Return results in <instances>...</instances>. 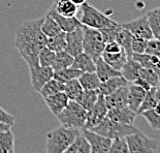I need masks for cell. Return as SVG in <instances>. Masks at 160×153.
Returning <instances> with one entry per match:
<instances>
[{
  "instance_id": "44dd1931",
  "label": "cell",
  "mask_w": 160,
  "mask_h": 153,
  "mask_svg": "<svg viewBox=\"0 0 160 153\" xmlns=\"http://www.w3.org/2000/svg\"><path fill=\"white\" fill-rule=\"evenodd\" d=\"M132 59L141 64L142 67L154 70L160 77V58L152 54L144 53V54H132Z\"/></svg>"
},
{
  "instance_id": "7c38bea8",
  "label": "cell",
  "mask_w": 160,
  "mask_h": 153,
  "mask_svg": "<svg viewBox=\"0 0 160 153\" xmlns=\"http://www.w3.org/2000/svg\"><path fill=\"white\" fill-rule=\"evenodd\" d=\"M83 25L71 32L66 33V48L65 51L71 56L76 57L83 53Z\"/></svg>"
},
{
  "instance_id": "3957f363",
  "label": "cell",
  "mask_w": 160,
  "mask_h": 153,
  "mask_svg": "<svg viewBox=\"0 0 160 153\" xmlns=\"http://www.w3.org/2000/svg\"><path fill=\"white\" fill-rule=\"evenodd\" d=\"M56 117L63 126L82 130L86 123L87 111L76 100H69L66 108Z\"/></svg>"
},
{
  "instance_id": "7402d4cb",
  "label": "cell",
  "mask_w": 160,
  "mask_h": 153,
  "mask_svg": "<svg viewBox=\"0 0 160 153\" xmlns=\"http://www.w3.org/2000/svg\"><path fill=\"white\" fill-rule=\"evenodd\" d=\"M71 67L79 69L81 71H83V73H93L96 69L95 61L90 55H88L85 52L81 53L78 56L74 57Z\"/></svg>"
},
{
  "instance_id": "7dc6e473",
  "label": "cell",
  "mask_w": 160,
  "mask_h": 153,
  "mask_svg": "<svg viewBox=\"0 0 160 153\" xmlns=\"http://www.w3.org/2000/svg\"><path fill=\"white\" fill-rule=\"evenodd\" d=\"M71 2H73L74 4L76 5H78V6H81L83 3H85L86 2V0H70Z\"/></svg>"
},
{
  "instance_id": "7a4b0ae2",
  "label": "cell",
  "mask_w": 160,
  "mask_h": 153,
  "mask_svg": "<svg viewBox=\"0 0 160 153\" xmlns=\"http://www.w3.org/2000/svg\"><path fill=\"white\" fill-rule=\"evenodd\" d=\"M80 135H82L81 130L63 125L49 131L47 134V153H63Z\"/></svg>"
},
{
  "instance_id": "6da1fadb",
  "label": "cell",
  "mask_w": 160,
  "mask_h": 153,
  "mask_svg": "<svg viewBox=\"0 0 160 153\" xmlns=\"http://www.w3.org/2000/svg\"><path fill=\"white\" fill-rule=\"evenodd\" d=\"M42 18L29 20L17 29L15 46L29 67L39 65L38 55L47 47L48 37L42 31Z\"/></svg>"
},
{
  "instance_id": "c3c4849f",
  "label": "cell",
  "mask_w": 160,
  "mask_h": 153,
  "mask_svg": "<svg viewBox=\"0 0 160 153\" xmlns=\"http://www.w3.org/2000/svg\"><path fill=\"white\" fill-rule=\"evenodd\" d=\"M156 99H157V104L160 105V86L156 88Z\"/></svg>"
},
{
  "instance_id": "83f0119b",
  "label": "cell",
  "mask_w": 160,
  "mask_h": 153,
  "mask_svg": "<svg viewBox=\"0 0 160 153\" xmlns=\"http://www.w3.org/2000/svg\"><path fill=\"white\" fill-rule=\"evenodd\" d=\"M73 59L74 57L71 56L69 53H67L65 50L60 51V52H56L55 59H54V62L51 67H52L54 71L66 69V67H70L72 65Z\"/></svg>"
},
{
  "instance_id": "bcb514c9",
  "label": "cell",
  "mask_w": 160,
  "mask_h": 153,
  "mask_svg": "<svg viewBox=\"0 0 160 153\" xmlns=\"http://www.w3.org/2000/svg\"><path fill=\"white\" fill-rule=\"evenodd\" d=\"M11 125L8 124V123H4V122H1L0 121V135L2 134V132H5L11 130Z\"/></svg>"
},
{
  "instance_id": "484cf974",
  "label": "cell",
  "mask_w": 160,
  "mask_h": 153,
  "mask_svg": "<svg viewBox=\"0 0 160 153\" xmlns=\"http://www.w3.org/2000/svg\"><path fill=\"white\" fill-rule=\"evenodd\" d=\"M141 67H142V65L138 62V61H135L132 58H129L120 71H121L122 76H123L128 82L132 83L138 78V70Z\"/></svg>"
},
{
  "instance_id": "52a82bcc",
  "label": "cell",
  "mask_w": 160,
  "mask_h": 153,
  "mask_svg": "<svg viewBox=\"0 0 160 153\" xmlns=\"http://www.w3.org/2000/svg\"><path fill=\"white\" fill-rule=\"evenodd\" d=\"M130 153H157L158 140L147 137L141 131L134 132L125 138Z\"/></svg>"
},
{
  "instance_id": "f1b7e54d",
  "label": "cell",
  "mask_w": 160,
  "mask_h": 153,
  "mask_svg": "<svg viewBox=\"0 0 160 153\" xmlns=\"http://www.w3.org/2000/svg\"><path fill=\"white\" fill-rule=\"evenodd\" d=\"M79 81L85 90H98L101 81L95 71L93 73H83L79 78Z\"/></svg>"
},
{
  "instance_id": "4fadbf2b",
  "label": "cell",
  "mask_w": 160,
  "mask_h": 153,
  "mask_svg": "<svg viewBox=\"0 0 160 153\" xmlns=\"http://www.w3.org/2000/svg\"><path fill=\"white\" fill-rule=\"evenodd\" d=\"M107 116L117 123L121 124H127V125H133L135 118L138 117V114L135 113L127 107L123 108H115L111 109L108 111Z\"/></svg>"
},
{
  "instance_id": "7bdbcfd3",
  "label": "cell",
  "mask_w": 160,
  "mask_h": 153,
  "mask_svg": "<svg viewBox=\"0 0 160 153\" xmlns=\"http://www.w3.org/2000/svg\"><path fill=\"white\" fill-rule=\"evenodd\" d=\"M147 46H148V40L147 39L133 36V39H132V43H131L132 54H144V53H146Z\"/></svg>"
},
{
  "instance_id": "277c9868",
  "label": "cell",
  "mask_w": 160,
  "mask_h": 153,
  "mask_svg": "<svg viewBox=\"0 0 160 153\" xmlns=\"http://www.w3.org/2000/svg\"><path fill=\"white\" fill-rule=\"evenodd\" d=\"M80 8L81 16L78 19H79L82 25L100 30L116 24L115 21H113L107 15L99 12L97 8H95L94 6H92L89 3L85 2Z\"/></svg>"
},
{
  "instance_id": "5bb4252c",
  "label": "cell",
  "mask_w": 160,
  "mask_h": 153,
  "mask_svg": "<svg viewBox=\"0 0 160 153\" xmlns=\"http://www.w3.org/2000/svg\"><path fill=\"white\" fill-rule=\"evenodd\" d=\"M105 105L108 110L115 108H123L127 107L128 104V85L121 87L120 89L115 91L114 93L104 96Z\"/></svg>"
},
{
  "instance_id": "30bf717a",
  "label": "cell",
  "mask_w": 160,
  "mask_h": 153,
  "mask_svg": "<svg viewBox=\"0 0 160 153\" xmlns=\"http://www.w3.org/2000/svg\"><path fill=\"white\" fill-rule=\"evenodd\" d=\"M82 135L89 142L91 153H110L113 140L98 135L90 130H82Z\"/></svg>"
},
{
  "instance_id": "f6af8a7d",
  "label": "cell",
  "mask_w": 160,
  "mask_h": 153,
  "mask_svg": "<svg viewBox=\"0 0 160 153\" xmlns=\"http://www.w3.org/2000/svg\"><path fill=\"white\" fill-rule=\"evenodd\" d=\"M0 121L4 122V123H8L11 125V126H12L16 122V118L13 117L12 115H11L6 111L3 110L2 108H0Z\"/></svg>"
},
{
  "instance_id": "836d02e7",
  "label": "cell",
  "mask_w": 160,
  "mask_h": 153,
  "mask_svg": "<svg viewBox=\"0 0 160 153\" xmlns=\"http://www.w3.org/2000/svg\"><path fill=\"white\" fill-rule=\"evenodd\" d=\"M83 90L84 89L82 87L79 79H73L64 83L63 92L66 94V96L69 98V100H76L80 96V94Z\"/></svg>"
},
{
  "instance_id": "ffe728a7",
  "label": "cell",
  "mask_w": 160,
  "mask_h": 153,
  "mask_svg": "<svg viewBox=\"0 0 160 153\" xmlns=\"http://www.w3.org/2000/svg\"><path fill=\"white\" fill-rule=\"evenodd\" d=\"M95 65H96L95 73H96L97 77L99 78L101 82H104V81L111 79V78L122 76L120 70L115 69L113 66H111L110 64L105 62L102 59V57H100L95 61Z\"/></svg>"
},
{
  "instance_id": "8d00e7d4",
  "label": "cell",
  "mask_w": 160,
  "mask_h": 153,
  "mask_svg": "<svg viewBox=\"0 0 160 153\" xmlns=\"http://www.w3.org/2000/svg\"><path fill=\"white\" fill-rule=\"evenodd\" d=\"M156 88L157 87H152L151 89L148 90L146 92V95L144 97V100L139 107L138 111V115H141L144 112L151 110V109H154L157 105V99H156Z\"/></svg>"
},
{
  "instance_id": "e575fe53",
  "label": "cell",
  "mask_w": 160,
  "mask_h": 153,
  "mask_svg": "<svg viewBox=\"0 0 160 153\" xmlns=\"http://www.w3.org/2000/svg\"><path fill=\"white\" fill-rule=\"evenodd\" d=\"M148 121L150 126L154 130H160V105L157 104L154 109L148 110L141 114Z\"/></svg>"
},
{
  "instance_id": "d6986e66",
  "label": "cell",
  "mask_w": 160,
  "mask_h": 153,
  "mask_svg": "<svg viewBox=\"0 0 160 153\" xmlns=\"http://www.w3.org/2000/svg\"><path fill=\"white\" fill-rule=\"evenodd\" d=\"M101 57L105 62L108 63L117 70H121L124 64L129 59L127 53L124 49H121L118 52H103Z\"/></svg>"
},
{
  "instance_id": "8992f818",
  "label": "cell",
  "mask_w": 160,
  "mask_h": 153,
  "mask_svg": "<svg viewBox=\"0 0 160 153\" xmlns=\"http://www.w3.org/2000/svg\"><path fill=\"white\" fill-rule=\"evenodd\" d=\"M83 52L90 55L94 61L102 55L105 43L99 30L83 25Z\"/></svg>"
},
{
  "instance_id": "1f68e13d",
  "label": "cell",
  "mask_w": 160,
  "mask_h": 153,
  "mask_svg": "<svg viewBox=\"0 0 160 153\" xmlns=\"http://www.w3.org/2000/svg\"><path fill=\"white\" fill-rule=\"evenodd\" d=\"M63 153H91L89 142L83 135H80Z\"/></svg>"
},
{
  "instance_id": "60d3db41",
  "label": "cell",
  "mask_w": 160,
  "mask_h": 153,
  "mask_svg": "<svg viewBox=\"0 0 160 153\" xmlns=\"http://www.w3.org/2000/svg\"><path fill=\"white\" fill-rule=\"evenodd\" d=\"M118 28H119V24L116 23V24H114V25H112L110 27H107V28H103V29L99 30L100 33H101V36H102V39H103L104 43H110L115 42Z\"/></svg>"
},
{
  "instance_id": "d590c367",
  "label": "cell",
  "mask_w": 160,
  "mask_h": 153,
  "mask_svg": "<svg viewBox=\"0 0 160 153\" xmlns=\"http://www.w3.org/2000/svg\"><path fill=\"white\" fill-rule=\"evenodd\" d=\"M138 79L144 80L150 87H159L160 86V77L157 73L154 70L146 69V67H141L138 70Z\"/></svg>"
},
{
  "instance_id": "ba28073f",
  "label": "cell",
  "mask_w": 160,
  "mask_h": 153,
  "mask_svg": "<svg viewBox=\"0 0 160 153\" xmlns=\"http://www.w3.org/2000/svg\"><path fill=\"white\" fill-rule=\"evenodd\" d=\"M121 26L127 29L135 37H141V38H145L147 40L154 38L147 15L139 17L135 20H131L129 22L122 23Z\"/></svg>"
},
{
  "instance_id": "4dcf8cb0",
  "label": "cell",
  "mask_w": 160,
  "mask_h": 153,
  "mask_svg": "<svg viewBox=\"0 0 160 153\" xmlns=\"http://www.w3.org/2000/svg\"><path fill=\"white\" fill-rule=\"evenodd\" d=\"M63 90H64V83L60 82V81H58L53 78L49 82H47L43 85V87L40 89L39 93L43 98H47L51 96V95L62 92Z\"/></svg>"
},
{
  "instance_id": "9a60e30c",
  "label": "cell",
  "mask_w": 160,
  "mask_h": 153,
  "mask_svg": "<svg viewBox=\"0 0 160 153\" xmlns=\"http://www.w3.org/2000/svg\"><path fill=\"white\" fill-rule=\"evenodd\" d=\"M146 91L144 88L141 87L139 85L134 83L130 84L128 86V104L127 106L129 109L135 112L138 114V111L141 105L144 100V97L146 95Z\"/></svg>"
},
{
  "instance_id": "5b68a950",
  "label": "cell",
  "mask_w": 160,
  "mask_h": 153,
  "mask_svg": "<svg viewBox=\"0 0 160 153\" xmlns=\"http://www.w3.org/2000/svg\"><path fill=\"white\" fill-rule=\"evenodd\" d=\"M90 130L96 132L100 135H103L105 138L111 139V140H115V139L119 138H126L127 135L138 131V130L134 125L117 123V122L111 120L108 116L97 126L93 127Z\"/></svg>"
},
{
  "instance_id": "ab89813d",
  "label": "cell",
  "mask_w": 160,
  "mask_h": 153,
  "mask_svg": "<svg viewBox=\"0 0 160 153\" xmlns=\"http://www.w3.org/2000/svg\"><path fill=\"white\" fill-rule=\"evenodd\" d=\"M55 55L56 52L50 50L48 47H45L43 49L39 52L38 55V63L40 66H47V67H51L54 62V59H55Z\"/></svg>"
},
{
  "instance_id": "f35d334b",
  "label": "cell",
  "mask_w": 160,
  "mask_h": 153,
  "mask_svg": "<svg viewBox=\"0 0 160 153\" xmlns=\"http://www.w3.org/2000/svg\"><path fill=\"white\" fill-rule=\"evenodd\" d=\"M150 26H151L154 38L160 39V11L159 8H154L147 13Z\"/></svg>"
},
{
  "instance_id": "9c48e42d",
  "label": "cell",
  "mask_w": 160,
  "mask_h": 153,
  "mask_svg": "<svg viewBox=\"0 0 160 153\" xmlns=\"http://www.w3.org/2000/svg\"><path fill=\"white\" fill-rule=\"evenodd\" d=\"M108 108L105 105V99L102 94H99L96 104L92 107L89 111H87V118L84 130H92L97 126L108 115Z\"/></svg>"
},
{
  "instance_id": "ee69618b",
  "label": "cell",
  "mask_w": 160,
  "mask_h": 153,
  "mask_svg": "<svg viewBox=\"0 0 160 153\" xmlns=\"http://www.w3.org/2000/svg\"><path fill=\"white\" fill-rule=\"evenodd\" d=\"M146 53L152 54V55H155L160 58V40L157 38H152L148 40V46H147V50H146Z\"/></svg>"
},
{
  "instance_id": "cb8c5ba5",
  "label": "cell",
  "mask_w": 160,
  "mask_h": 153,
  "mask_svg": "<svg viewBox=\"0 0 160 153\" xmlns=\"http://www.w3.org/2000/svg\"><path fill=\"white\" fill-rule=\"evenodd\" d=\"M53 6L59 15L67 17V18L76 17L79 11V6L71 2L70 0H58Z\"/></svg>"
},
{
  "instance_id": "e0dca14e",
  "label": "cell",
  "mask_w": 160,
  "mask_h": 153,
  "mask_svg": "<svg viewBox=\"0 0 160 153\" xmlns=\"http://www.w3.org/2000/svg\"><path fill=\"white\" fill-rule=\"evenodd\" d=\"M45 100L48 108L50 109L52 114L55 115V116L60 114L69 103V98L66 96V94L63 91L54 95H51V96L45 98Z\"/></svg>"
},
{
  "instance_id": "f546056e",
  "label": "cell",
  "mask_w": 160,
  "mask_h": 153,
  "mask_svg": "<svg viewBox=\"0 0 160 153\" xmlns=\"http://www.w3.org/2000/svg\"><path fill=\"white\" fill-rule=\"evenodd\" d=\"M83 74V71H81L73 67H66V69H59L54 71V79H56L58 81L62 83H66L70 80L73 79H79L81 74Z\"/></svg>"
},
{
  "instance_id": "8fae6325",
  "label": "cell",
  "mask_w": 160,
  "mask_h": 153,
  "mask_svg": "<svg viewBox=\"0 0 160 153\" xmlns=\"http://www.w3.org/2000/svg\"><path fill=\"white\" fill-rule=\"evenodd\" d=\"M30 79H31V86L33 90L39 92L47 82H49L54 77V70L52 67L47 66H31L29 67Z\"/></svg>"
},
{
  "instance_id": "d6a6232c",
  "label": "cell",
  "mask_w": 160,
  "mask_h": 153,
  "mask_svg": "<svg viewBox=\"0 0 160 153\" xmlns=\"http://www.w3.org/2000/svg\"><path fill=\"white\" fill-rule=\"evenodd\" d=\"M0 153H15V135L11 130L0 135Z\"/></svg>"
},
{
  "instance_id": "603a6c76",
  "label": "cell",
  "mask_w": 160,
  "mask_h": 153,
  "mask_svg": "<svg viewBox=\"0 0 160 153\" xmlns=\"http://www.w3.org/2000/svg\"><path fill=\"white\" fill-rule=\"evenodd\" d=\"M133 39V35L128 31L127 29H125L124 27L121 26V24H119V28L116 34L115 42L118 43L123 49L126 51L129 58L132 57V51H131V43Z\"/></svg>"
},
{
  "instance_id": "ac0fdd59",
  "label": "cell",
  "mask_w": 160,
  "mask_h": 153,
  "mask_svg": "<svg viewBox=\"0 0 160 153\" xmlns=\"http://www.w3.org/2000/svg\"><path fill=\"white\" fill-rule=\"evenodd\" d=\"M128 83L129 82L123 76L114 77L104 81V82H101L99 88H98V91L103 96H107V95H110L112 93H114L115 91H117L118 89H120L121 87L127 86Z\"/></svg>"
},
{
  "instance_id": "2e32d148",
  "label": "cell",
  "mask_w": 160,
  "mask_h": 153,
  "mask_svg": "<svg viewBox=\"0 0 160 153\" xmlns=\"http://www.w3.org/2000/svg\"><path fill=\"white\" fill-rule=\"evenodd\" d=\"M49 13L53 17L54 20H55V21L58 23L60 29L62 30L63 32H65V33L73 31V30H76L77 28H79V27L82 26L81 22L79 21V19H78L77 17L67 18V17L61 16L55 11L54 6H52V8L49 11Z\"/></svg>"
},
{
  "instance_id": "4316f807",
  "label": "cell",
  "mask_w": 160,
  "mask_h": 153,
  "mask_svg": "<svg viewBox=\"0 0 160 153\" xmlns=\"http://www.w3.org/2000/svg\"><path fill=\"white\" fill-rule=\"evenodd\" d=\"M42 31L48 38L49 37H53L59 33L62 32V30L60 29L58 23L54 20V18L50 15L49 13L43 17V21L42 24Z\"/></svg>"
},
{
  "instance_id": "b9f144b4",
  "label": "cell",
  "mask_w": 160,
  "mask_h": 153,
  "mask_svg": "<svg viewBox=\"0 0 160 153\" xmlns=\"http://www.w3.org/2000/svg\"><path fill=\"white\" fill-rule=\"evenodd\" d=\"M110 153H130L125 138H119L113 140Z\"/></svg>"
},
{
  "instance_id": "74e56055",
  "label": "cell",
  "mask_w": 160,
  "mask_h": 153,
  "mask_svg": "<svg viewBox=\"0 0 160 153\" xmlns=\"http://www.w3.org/2000/svg\"><path fill=\"white\" fill-rule=\"evenodd\" d=\"M47 47L54 52L64 51L66 48V33L61 32L53 37H49L47 42Z\"/></svg>"
},
{
  "instance_id": "d4e9b609",
  "label": "cell",
  "mask_w": 160,
  "mask_h": 153,
  "mask_svg": "<svg viewBox=\"0 0 160 153\" xmlns=\"http://www.w3.org/2000/svg\"><path fill=\"white\" fill-rule=\"evenodd\" d=\"M99 91L98 90H83L80 96L77 98L76 101L80 106L83 107L86 111H89L90 109L96 104V101L99 96Z\"/></svg>"
}]
</instances>
